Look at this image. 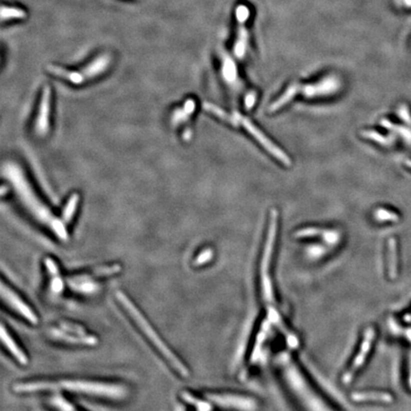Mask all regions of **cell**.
I'll list each match as a JSON object with an SVG mask.
<instances>
[{"mask_svg": "<svg viewBox=\"0 0 411 411\" xmlns=\"http://www.w3.org/2000/svg\"><path fill=\"white\" fill-rule=\"evenodd\" d=\"M61 328L62 330L69 332V333H74L77 335H85V330L81 327L78 326L76 324L73 323H69V322H62L61 324Z\"/></svg>", "mask_w": 411, "mask_h": 411, "instance_id": "obj_27", "label": "cell"}, {"mask_svg": "<svg viewBox=\"0 0 411 411\" xmlns=\"http://www.w3.org/2000/svg\"><path fill=\"white\" fill-rule=\"evenodd\" d=\"M181 397L184 401L193 404L196 408H198L200 410H209L211 408V406H210L207 402H204L199 399L195 398L194 396H192L191 394L188 393V392H183L181 394Z\"/></svg>", "mask_w": 411, "mask_h": 411, "instance_id": "obj_24", "label": "cell"}, {"mask_svg": "<svg viewBox=\"0 0 411 411\" xmlns=\"http://www.w3.org/2000/svg\"><path fill=\"white\" fill-rule=\"evenodd\" d=\"M112 63V57L109 54H103L97 56L91 62H89L85 67L81 68L80 71H71L64 68L58 67L55 65H50L47 71L51 75L58 78H61L72 85H83L88 81L95 80L96 78L104 75L109 70Z\"/></svg>", "mask_w": 411, "mask_h": 411, "instance_id": "obj_4", "label": "cell"}, {"mask_svg": "<svg viewBox=\"0 0 411 411\" xmlns=\"http://www.w3.org/2000/svg\"><path fill=\"white\" fill-rule=\"evenodd\" d=\"M56 382L57 390L63 389L112 400H121L127 395L126 387L116 383L93 382L86 380H63Z\"/></svg>", "mask_w": 411, "mask_h": 411, "instance_id": "obj_5", "label": "cell"}, {"mask_svg": "<svg viewBox=\"0 0 411 411\" xmlns=\"http://www.w3.org/2000/svg\"><path fill=\"white\" fill-rule=\"evenodd\" d=\"M116 299L120 303V305L124 307L127 313L132 317L134 323L139 326L140 330L149 339V341L155 346V348L162 354L163 357L172 365V368H174L181 375L182 377H188L190 374L188 368L177 358V356L172 352L170 347L164 343L160 336L157 334V332L153 329V326L149 324L147 319L142 315L140 310L134 306L132 300L129 299L122 291L116 292Z\"/></svg>", "mask_w": 411, "mask_h": 411, "instance_id": "obj_2", "label": "cell"}, {"mask_svg": "<svg viewBox=\"0 0 411 411\" xmlns=\"http://www.w3.org/2000/svg\"><path fill=\"white\" fill-rule=\"evenodd\" d=\"M249 10L246 5L241 4L236 8V20L238 21V37L235 44V53L238 57H242L246 51L248 43V32L246 29V22L249 20Z\"/></svg>", "mask_w": 411, "mask_h": 411, "instance_id": "obj_11", "label": "cell"}, {"mask_svg": "<svg viewBox=\"0 0 411 411\" xmlns=\"http://www.w3.org/2000/svg\"><path fill=\"white\" fill-rule=\"evenodd\" d=\"M375 329L372 326H369L366 328V330L363 333V341L362 344L360 346V350L355 356L353 362L351 363V365L348 367V369L344 372V376L342 378V382H344V384H348L350 383L351 381L353 380L355 375L357 371L363 366V363L365 362L367 355L369 353L371 346H372L373 341L375 339Z\"/></svg>", "mask_w": 411, "mask_h": 411, "instance_id": "obj_7", "label": "cell"}, {"mask_svg": "<svg viewBox=\"0 0 411 411\" xmlns=\"http://www.w3.org/2000/svg\"><path fill=\"white\" fill-rule=\"evenodd\" d=\"M195 110V102L192 99H189L185 102L181 108L175 109L172 113L171 121L173 127H178L185 123V121L192 115Z\"/></svg>", "mask_w": 411, "mask_h": 411, "instance_id": "obj_15", "label": "cell"}, {"mask_svg": "<svg viewBox=\"0 0 411 411\" xmlns=\"http://www.w3.org/2000/svg\"><path fill=\"white\" fill-rule=\"evenodd\" d=\"M53 404H55L56 406H58V408H61V409H66V410H69V409H75V407L74 406H72L69 402L65 401V400H63L62 398H59V397H55V398H53Z\"/></svg>", "mask_w": 411, "mask_h": 411, "instance_id": "obj_31", "label": "cell"}, {"mask_svg": "<svg viewBox=\"0 0 411 411\" xmlns=\"http://www.w3.org/2000/svg\"><path fill=\"white\" fill-rule=\"evenodd\" d=\"M298 89H299V84H293L288 87L285 94L281 96L276 102H274L272 105L270 106L269 111L270 112L277 111L278 109H280L282 106L287 104V102H289L298 94Z\"/></svg>", "mask_w": 411, "mask_h": 411, "instance_id": "obj_20", "label": "cell"}, {"mask_svg": "<svg viewBox=\"0 0 411 411\" xmlns=\"http://www.w3.org/2000/svg\"><path fill=\"white\" fill-rule=\"evenodd\" d=\"M24 12L15 9H2V20H12V19H22L24 18Z\"/></svg>", "mask_w": 411, "mask_h": 411, "instance_id": "obj_28", "label": "cell"}, {"mask_svg": "<svg viewBox=\"0 0 411 411\" xmlns=\"http://www.w3.org/2000/svg\"><path fill=\"white\" fill-rule=\"evenodd\" d=\"M387 264L388 274L391 280L398 276V253H397V240L390 238L387 242Z\"/></svg>", "mask_w": 411, "mask_h": 411, "instance_id": "obj_17", "label": "cell"}, {"mask_svg": "<svg viewBox=\"0 0 411 411\" xmlns=\"http://www.w3.org/2000/svg\"><path fill=\"white\" fill-rule=\"evenodd\" d=\"M223 68H224L223 73H224V76L226 77V79L227 80H232L235 77V66H234L233 62L230 59L226 60Z\"/></svg>", "mask_w": 411, "mask_h": 411, "instance_id": "obj_29", "label": "cell"}, {"mask_svg": "<svg viewBox=\"0 0 411 411\" xmlns=\"http://www.w3.org/2000/svg\"><path fill=\"white\" fill-rule=\"evenodd\" d=\"M236 119H237V125L239 122L240 124L243 125L249 134H251L258 141L259 143L261 144L266 150H268V152L271 153L273 156H275L279 161L284 163L287 166H289L291 164L290 159L288 158L287 154L284 153L282 150H280L274 144L272 143L265 134H263L259 129H257L254 125L249 121L248 118L241 117L240 115H237Z\"/></svg>", "mask_w": 411, "mask_h": 411, "instance_id": "obj_9", "label": "cell"}, {"mask_svg": "<svg viewBox=\"0 0 411 411\" xmlns=\"http://www.w3.org/2000/svg\"><path fill=\"white\" fill-rule=\"evenodd\" d=\"M208 399L217 403L218 405L226 407H233L237 409H254L256 407V402L248 397H243L240 395L233 394H209Z\"/></svg>", "mask_w": 411, "mask_h": 411, "instance_id": "obj_10", "label": "cell"}, {"mask_svg": "<svg viewBox=\"0 0 411 411\" xmlns=\"http://www.w3.org/2000/svg\"><path fill=\"white\" fill-rule=\"evenodd\" d=\"M362 135L364 138L371 139L377 143L381 144L382 146H389L393 142V138H387L374 131H363L362 132Z\"/></svg>", "mask_w": 411, "mask_h": 411, "instance_id": "obj_23", "label": "cell"}, {"mask_svg": "<svg viewBox=\"0 0 411 411\" xmlns=\"http://www.w3.org/2000/svg\"><path fill=\"white\" fill-rule=\"evenodd\" d=\"M213 256H214V252L211 248L204 249V250H202V252H200V254L195 258L194 262H193V265L196 266V267L197 266H202V265L210 262Z\"/></svg>", "mask_w": 411, "mask_h": 411, "instance_id": "obj_25", "label": "cell"}, {"mask_svg": "<svg viewBox=\"0 0 411 411\" xmlns=\"http://www.w3.org/2000/svg\"><path fill=\"white\" fill-rule=\"evenodd\" d=\"M398 115L401 117V120H403L407 125L411 126V115L408 107L405 104H401L398 109Z\"/></svg>", "mask_w": 411, "mask_h": 411, "instance_id": "obj_30", "label": "cell"}, {"mask_svg": "<svg viewBox=\"0 0 411 411\" xmlns=\"http://www.w3.org/2000/svg\"><path fill=\"white\" fill-rule=\"evenodd\" d=\"M52 91L49 86L43 88L39 100L38 113L34 121V133L39 137L44 138L50 132V116H51Z\"/></svg>", "mask_w": 411, "mask_h": 411, "instance_id": "obj_6", "label": "cell"}, {"mask_svg": "<svg viewBox=\"0 0 411 411\" xmlns=\"http://www.w3.org/2000/svg\"><path fill=\"white\" fill-rule=\"evenodd\" d=\"M1 340L3 344L7 347V349H9L11 353L13 354V356L18 360L19 363L25 365L28 363V357L27 355L24 353V351L20 348L18 344L14 341V339L12 338L10 333L8 332V330L6 329L5 325H1Z\"/></svg>", "mask_w": 411, "mask_h": 411, "instance_id": "obj_13", "label": "cell"}, {"mask_svg": "<svg viewBox=\"0 0 411 411\" xmlns=\"http://www.w3.org/2000/svg\"><path fill=\"white\" fill-rule=\"evenodd\" d=\"M52 334H53V337H55L56 339L67 342L69 344H86V345H95L97 344V339L95 336H92V335H78L77 337H75V336H72L69 332H66V331L64 332V330L61 331L58 329H54Z\"/></svg>", "mask_w": 411, "mask_h": 411, "instance_id": "obj_14", "label": "cell"}, {"mask_svg": "<svg viewBox=\"0 0 411 411\" xmlns=\"http://www.w3.org/2000/svg\"><path fill=\"white\" fill-rule=\"evenodd\" d=\"M352 400L355 401H381V402H391L393 401L391 395L386 392L361 391L354 392L351 395Z\"/></svg>", "mask_w": 411, "mask_h": 411, "instance_id": "obj_16", "label": "cell"}, {"mask_svg": "<svg viewBox=\"0 0 411 411\" xmlns=\"http://www.w3.org/2000/svg\"><path fill=\"white\" fill-rule=\"evenodd\" d=\"M375 218L380 222H398L400 220V216L393 212V211H387L385 209H378L375 211L374 214Z\"/></svg>", "mask_w": 411, "mask_h": 411, "instance_id": "obj_22", "label": "cell"}, {"mask_svg": "<svg viewBox=\"0 0 411 411\" xmlns=\"http://www.w3.org/2000/svg\"><path fill=\"white\" fill-rule=\"evenodd\" d=\"M4 173L5 177L10 180L17 191L20 201L34 218L48 228L61 241H67L69 234L65 223L62 219L56 217L36 195L20 166L14 163H7L4 167Z\"/></svg>", "mask_w": 411, "mask_h": 411, "instance_id": "obj_1", "label": "cell"}, {"mask_svg": "<svg viewBox=\"0 0 411 411\" xmlns=\"http://www.w3.org/2000/svg\"><path fill=\"white\" fill-rule=\"evenodd\" d=\"M255 99H256V96H255L254 94H250V95L247 96V99H246V106H247V108H248V109L252 108V106L254 105Z\"/></svg>", "mask_w": 411, "mask_h": 411, "instance_id": "obj_32", "label": "cell"}, {"mask_svg": "<svg viewBox=\"0 0 411 411\" xmlns=\"http://www.w3.org/2000/svg\"><path fill=\"white\" fill-rule=\"evenodd\" d=\"M278 213L275 210H272L270 213L269 224H268V235L264 246L262 254V260L260 265V285L263 300L266 304H273V287L272 281L270 278V267L273 258V252L275 248V243L277 239Z\"/></svg>", "mask_w": 411, "mask_h": 411, "instance_id": "obj_3", "label": "cell"}, {"mask_svg": "<svg viewBox=\"0 0 411 411\" xmlns=\"http://www.w3.org/2000/svg\"><path fill=\"white\" fill-rule=\"evenodd\" d=\"M408 383H409V387L411 389V359H410V372H409V379H408Z\"/></svg>", "mask_w": 411, "mask_h": 411, "instance_id": "obj_34", "label": "cell"}, {"mask_svg": "<svg viewBox=\"0 0 411 411\" xmlns=\"http://www.w3.org/2000/svg\"><path fill=\"white\" fill-rule=\"evenodd\" d=\"M1 297L7 306H10L16 312L24 317L31 324L37 325L39 323V318L34 310L3 281L1 282Z\"/></svg>", "mask_w": 411, "mask_h": 411, "instance_id": "obj_8", "label": "cell"}, {"mask_svg": "<svg viewBox=\"0 0 411 411\" xmlns=\"http://www.w3.org/2000/svg\"><path fill=\"white\" fill-rule=\"evenodd\" d=\"M404 163H405V165H406L408 168H410L411 169V160H409V159H406V160L404 161Z\"/></svg>", "mask_w": 411, "mask_h": 411, "instance_id": "obj_33", "label": "cell"}, {"mask_svg": "<svg viewBox=\"0 0 411 411\" xmlns=\"http://www.w3.org/2000/svg\"><path fill=\"white\" fill-rule=\"evenodd\" d=\"M79 199H80L79 194L77 193V192H76V193H73V194L70 196L67 204L65 205V207H64V209H63V212H62V221H63L65 224H68V223H71V222H72V219L74 218L75 213H76V211H77V206H78V203H79Z\"/></svg>", "mask_w": 411, "mask_h": 411, "instance_id": "obj_19", "label": "cell"}, {"mask_svg": "<svg viewBox=\"0 0 411 411\" xmlns=\"http://www.w3.org/2000/svg\"><path fill=\"white\" fill-rule=\"evenodd\" d=\"M45 264L48 268L49 272L51 273L52 277V289L55 292H60L62 291V280L59 276V271H58V266L55 263V261L52 258L45 259Z\"/></svg>", "mask_w": 411, "mask_h": 411, "instance_id": "obj_18", "label": "cell"}, {"mask_svg": "<svg viewBox=\"0 0 411 411\" xmlns=\"http://www.w3.org/2000/svg\"><path fill=\"white\" fill-rule=\"evenodd\" d=\"M121 271V266L116 264L112 266H107V267H100V268H95L94 270L88 271L85 273L79 274L77 276L72 278L73 282L75 283H82V282H89L91 280H95L97 278L106 277V276H111L115 275L116 273H119Z\"/></svg>", "mask_w": 411, "mask_h": 411, "instance_id": "obj_12", "label": "cell"}, {"mask_svg": "<svg viewBox=\"0 0 411 411\" xmlns=\"http://www.w3.org/2000/svg\"><path fill=\"white\" fill-rule=\"evenodd\" d=\"M323 232L324 230H320L318 228H306V229L297 230L294 235L296 238H306V237H316L317 235Z\"/></svg>", "mask_w": 411, "mask_h": 411, "instance_id": "obj_26", "label": "cell"}, {"mask_svg": "<svg viewBox=\"0 0 411 411\" xmlns=\"http://www.w3.org/2000/svg\"><path fill=\"white\" fill-rule=\"evenodd\" d=\"M381 125L387 128L392 132L400 134L401 137L404 138L408 143H411V130L409 129L402 127V126H399V125L393 124L389 120H386V119H382L381 121Z\"/></svg>", "mask_w": 411, "mask_h": 411, "instance_id": "obj_21", "label": "cell"}, {"mask_svg": "<svg viewBox=\"0 0 411 411\" xmlns=\"http://www.w3.org/2000/svg\"><path fill=\"white\" fill-rule=\"evenodd\" d=\"M404 3H405L407 6H411V0H404Z\"/></svg>", "mask_w": 411, "mask_h": 411, "instance_id": "obj_35", "label": "cell"}]
</instances>
